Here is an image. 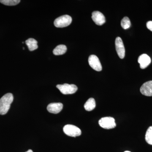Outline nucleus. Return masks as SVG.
Returning <instances> with one entry per match:
<instances>
[{
	"label": "nucleus",
	"mask_w": 152,
	"mask_h": 152,
	"mask_svg": "<svg viewBox=\"0 0 152 152\" xmlns=\"http://www.w3.org/2000/svg\"><path fill=\"white\" fill-rule=\"evenodd\" d=\"M90 66L95 70L100 72L102 70V66L99 58L95 55H91L88 58Z\"/></svg>",
	"instance_id": "423d86ee"
},
{
	"label": "nucleus",
	"mask_w": 152,
	"mask_h": 152,
	"mask_svg": "<svg viewBox=\"0 0 152 152\" xmlns=\"http://www.w3.org/2000/svg\"><path fill=\"white\" fill-rule=\"evenodd\" d=\"M140 92L142 94L147 96H152V81L144 83L140 88Z\"/></svg>",
	"instance_id": "1a4fd4ad"
},
{
	"label": "nucleus",
	"mask_w": 152,
	"mask_h": 152,
	"mask_svg": "<svg viewBox=\"0 0 152 152\" xmlns=\"http://www.w3.org/2000/svg\"><path fill=\"white\" fill-rule=\"evenodd\" d=\"M63 104L61 103H53L49 104L47 107V110L50 113L58 114L62 110Z\"/></svg>",
	"instance_id": "9b49d317"
},
{
	"label": "nucleus",
	"mask_w": 152,
	"mask_h": 152,
	"mask_svg": "<svg viewBox=\"0 0 152 152\" xmlns=\"http://www.w3.org/2000/svg\"><path fill=\"white\" fill-rule=\"evenodd\" d=\"M99 123L101 127L107 129H113L116 126L115 119L110 117L102 118L99 121Z\"/></svg>",
	"instance_id": "39448f33"
},
{
	"label": "nucleus",
	"mask_w": 152,
	"mask_h": 152,
	"mask_svg": "<svg viewBox=\"0 0 152 152\" xmlns=\"http://www.w3.org/2000/svg\"><path fill=\"white\" fill-rule=\"evenodd\" d=\"M63 130L67 135L72 137H78L81 134V131L77 127L73 125H66L63 128Z\"/></svg>",
	"instance_id": "7ed1b4c3"
},
{
	"label": "nucleus",
	"mask_w": 152,
	"mask_h": 152,
	"mask_svg": "<svg viewBox=\"0 0 152 152\" xmlns=\"http://www.w3.org/2000/svg\"><path fill=\"white\" fill-rule=\"evenodd\" d=\"M138 61L140 64L141 69H145L151 64V59L148 55L143 54L139 57Z\"/></svg>",
	"instance_id": "9d476101"
},
{
	"label": "nucleus",
	"mask_w": 152,
	"mask_h": 152,
	"mask_svg": "<svg viewBox=\"0 0 152 152\" xmlns=\"http://www.w3.org/2000/svg\"><path fill=\"white\" fill-rule=\"evenodd\" d=\"M96 107V102L94 98H91L87 100L84 105V108L86 110L91 111L95 109Z\"/></svg>",
	"instance_id": "4468645a"
},
{
	"label": "nucleus",
	"mask_w": 152,
	"mask_h": 152,
	"mask_svg": "<svg viewBox=\"0 0 152 152\" xmlns=\"http://www.w3.org/2000/svg\"><path fill=\"white\" fill-rule=\"evenodd\" d=\"M67 51V48L65 45H59L53 51V53L56 56H60L65 53Z\"/></svg>",
	"instance_id": "ddd939ff"
},
{
	"label": "nucleus",
	"mask_w": 152,
	"mask_h": 152,
	"mask_svg": "<svg viewBox=\"0 0 152 152\" xmlns=\"http://www.w3.org/2000/svg\"><path fill=\"white\" fill-rule=\"evenodd\" d=\"M146 26L147 28L152 31V21H150L147 22Z\"/></svg>",
	"instance_id": "a211bd4d"
},
{
	"label": "nucleus",
	"mask_w": 152,
	"mask_h": 152,
	"mask_svg": "<svg viewBox=\"0 0 152 152\" xmlns=\"http://www.w3.org/2000/svg\"><path fill=\"white\" fill-rule=\"evenodd\" d=\"M26 152H33L32 150H28Z\"/></svg>",
	"instance_id": "6ab92c4d"
},
{
	"label": "nucleus",
	"mask_w": 152,
	"mask_h": 152,
	"mask_svg": "<svg viewBox=\"0 0 152 152\" xmlns=\"http://www.w3.org/2000/svg\"><path fill=\"white\" fill-rule=\"evenodd\" d=\"M20 0H0V2L7 6H15L20 3Z\"/></svg>",
	"instance_id": "f3484780"
},
{
	"label": "nucleus",
	"mask_w": 152,
	"mask_h": 152,
	"mask_svg": "<svg viewBox=\"0 0 152 152\" xmlns=\"http://www.w3.org/2000/svg\"><path fill=\"white\" fill-rule=\"evenodd\" d=\"M145 140L148 144L152 145V126L147 130L145 134Z\"/></svg>",
	"instance_id": "dca6fc26"
},
{
	"label": "nucleus",
	"mask_w": 152,
	"mask_h": 152,
	"mask_svg": "<svg viewBox=\"0 0 152 152\" xmlns=\"http://www.w3.org/2000/svg\"><path fill=\"white\" fill-rule=\"evenodd\" d=\"M116 50L120 58L123 59L125 57V49L122 40L120 37L116 38L115 42Z\"/></svg>",
	"instance_id": "0eeeda50"
},
{
	"label": "nucleus",
	"mask_w": 152,
	"mask_h": 152,
	"mask_svg": "<svg viewBox=\"0 0 152 152\" xmlns=\"http://www.w3.org/2000/svg\"><path fill=\"white\" fill-rule=\"evenodd\" d=\"M124 152H131L129 151H125Z\"/></svg>",
	"instance_id": "aec40b11"
},
{
	"label": "nucleus",
	"mask_w": 152,
	"mask_h": 152,
	"mask_svg": "<svg viewBox=\"0 0 152 152\" xmlns=\"http://www.w3.org/2000/svg\"><path fill=\"white\" fill-rule=\"evenodd\" d=\"M12 94L8 93L0 99V115H5L10 108L11 104L13 101Z\"/></svg>",
	"instance_id": "f257e3e1"
},
{
	"label": "nucleus",
	"mask_w": 152,
	"mask_h": 152,
	"mask_svg": "<svg viewBox=\"0 0 152 152\" xmlns=\"http://www.w3.org/2000/svg\"><path fill=\"white\" fill-rule=\"evenodd\" d=\"M56 87L62 94L64 95L75 94L78 89L77 86L74 84H64L63 85H58Z\"/></svg>",
	"instance_id": "20e7f679"
},
{
	"label": "nucleus",
	"mask_w": 152,
	"mask_h": 152,
	"mask_svg": "<svg viewBox=\"0 0 152 152\" xmlns=\"http://www.w3.org/2000/svg\"><path fill=\"white\" fill-rule=\"evenodd\" d=\"M72 18L68 15L61 16L56 19L54 22L55 26L57 28H64L71 24Z\"/></svg>",
	"instance_id": "f03ea898"
},
{
	"label": "nucleus",
	"mask_w": 152,
	"mask_h": 152,
	"mask_svg": "<svg viewBox=\"0 0 152 152\" xmlns=\"http://www.w3.org/2000/svg\"><path fill=\"white\" fill-rule=\"evenodd\" d=\"M131 24L130 19L127 17H124L121 21V26L124 29H127L129 28Z\"/></svg>",
	"instance_id": "2eb2a0df"
},
{
	"label": "nucleus",
	"mask_w": 152,
	"mask_h": 152,
	"mask_svg": "<svg viewBox=\"0 0 152 152\" xmlns=\"http://www.w3.org/2000/svg\"><path fill=\"white\" fill-rule=\"evenodd\" d=\"M37 41L33 38H29L26 41V44L28 46L29 50L33 51L38 48Z\"/></svg>",
	"instance_id": "f8f14e48"
},
{
	"label": "nucleus",
	"mask_w": 152,
	"mask_h": 152,
	"mask_svg": "<svg viewBox=\"0 0 152 152\" xmlns=\"http://www.w3.org/2000/svg\"><path fill=\"white\" fill-rule=\"evenodd\" d=\"M92 18L96 24L102 26L105 23V18L103 14L99 11H94L92 14Z\"/></svg>",
	"instance_id": "6e6552de"
}]
</instances>
